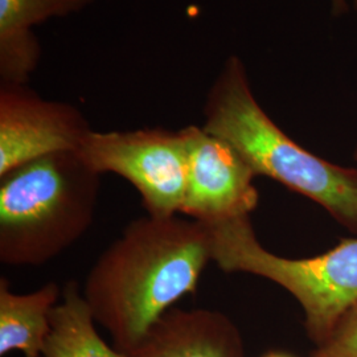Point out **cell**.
Segmentation results:
<instances>
[{
  "mask_svg": "<svg viewBox=\"0 0 357 357\" xmlns=\"http://www.w3.org/2000/svg\"><path fill=\"white\" fill-rule=\"evenodd\" d=\"M262 357H295L289 354V352H284V351H270L268 354H265Z\"/></svg>",
  "mask_w": 357,
  "mask_h": 357,
  "instance_id": "obj_14",
  "label": "cell"
},
{
  "mask_svg": "<svg viewBox=\"0 0 357 357\" xmlns=\"http://www.w3.org/2000/svg\"><path fill=\"white\" fill-rule=\"evenodd\" d=\"M43 357H130L105 343L76 282H68L63 301L52 310Z\"/></svg>",
  "mask_w": 357,
  "mask_h": 357,
  "instance_id": "obj_11",
  "label": "cell"
},
{
  "mask_svg": "<svg viewBox=\"0 0 357 357\" xmlns=\"http://www.w3.org/2000/svg\"><path fill=\"white\" fill-rule=\"evenodd\" d=\"M90 131L75 106L44 100L26 84H0V176L45 155L77 151Z\"/></svg>",
  "mask_w": 357,
  "mask_h": 357,
  "instance_id": "obj_7",
  "label": "cell"
},
{
  "mask_svg": "<svg viewBox=\"0 0 357 357\" xmlns=\"http://www.w3.org/2000/svg\"><path fill=\"white\" fill-rule=\"evenodd\" d=\"M101 175L77 151L45 155L0 176V262L41 266L89 230Z\"/></svg>",
  "mask_w": 357,
  "mask_h": 357,
  "instance_id": "obj_3",
  "label": "cell"
},
{
  "mask_svg": "<svg viewBox=\"0 0 357 357\" xmlns=\"http://www.w3.org/2000/svg\"><path fill=\"white\" fill-rule=\"evenodd\" d=\"M354 156H355V160H356V163H357V146H356V149H355V153H354Z\"/></svg>",
  "mask_w": 357,
  "mask_h": 357,
  "instance_id": "obj_15",
  "label": "cell"
},
{
  "mask_svg": "<svg viewBox=\"0 0 357 357\" xmlns=\"http://www.w3.org/2000/svg\"><path fill=\"white\" fill-rule=\"evenodd\" d=\"M187 181L181 215L208 227L250 216L258 205L255 174L228 142L203 126L183 128Z\"/></svg>",
  "mask_w": 357,
  "mask_h": 357,
  "instance_id": "obj_6",
  "label": "cell"
},
{
  "mask_svg": "<svg viewBox=\"0 0 357 357\" xmlns=\"http://www.w3.org/2000/svg\"><path fill=\"white\" fill-rule=\"evenodd\" d=\"M205 131L228 142L255 176H268L319 204L357 233V168L310 153L255 100L243 60L230 56L206 94Z\"/></svg>",
  "mask_w": 357,
  "mask_h": 357,
  "instance_id": "obj_2",
  "label": "cell"
},
{
  "mask_svg": "<svg viewBox=\"0 0 357 357\" xmlns=\"http://www.w3.org/2000/svg\"><path fill=\"white\" fill-rule=\"evenodd\" d=\"M211 227L178 216L131 221L90 268L84 298L115 349L131 355L153 324L197 291L213 262Z\"/></svg>",
  "mask_w": 357,
  "mask_h": 357,
  "instance_id": "obj_1",
  "label": "cell"
},
{
  "mask_svg": "<svg viewBox=\"0 0 357 357\" xmlns=\"http://www.w3.org/2000/svg\"><path fill=\"white\" fill-rule=\"evenodd\" d=\"M130 357H245L243 336L225 314L171 308Z\"/></svg>",
  "mask_w": 357,
  "mask_h": 357,
  "instance_id": "obj_8",
  "label": "cell"
},
{
  "mask_svg": "<svg viewBox=\"0 0 357 357\" xmlns=\"http://www.w3.org/2000/svg\"><path fill=\"white\" fill-rule=\"evenodd\" d=\"M308 357H357V303Z\"/></svg>",
  "mask_w": 357,
  "mask_h": 357,
  "instance_id": "obj_12",
  "label": "cell"
},
{
  "mask_svg": "<svg viewBox=\"0 0 357 357\" xmlns=\"http://www.w3.org/2000/svg\"><path fill=\"white\" fill-rule=\"evenodd\" d=\"M93 0H0L1 84H28L40 61L33 28L79 13Z\"/></svg>",
  "mask_w": 357,
  "mask_h": 357,
  "instance_id": "obj_9",
  "label": "cell"
},
{
  "mask_svg": "<svg viewBox=\"0 0 357 357\" xmlns=\"http://www.w3.org/2000/svg\"><path fill=\"white\" fill-rule=\"evenodd\" d=\"M333 16H342L351 8L357 13V0H328Z\"/></svg>",
  "mask_w": 357,
  "mask_h": 357,
  "instance_id": "obj_13",
  "label": "cell"
},
{
  "mask_svg": "<svg viewBox=\"0 0 357 357\" xmlns=\"http://www.w3.org/2000/svg\"><path fill=\"white\" fill-rule=\"evenodd\" d=\"M213 262L225 273H248L287 290L305 314L311 342L321 344L357 303V238H344L324 255L284 258L266 250L250 216L211 227Z\"/></svg>",
  "mask_w": 357,
  "mask_h": 357,
  "instance_id": "obj_4",
  "label": "cell"
},
{
  "mask_svg": "<svg viewBox=\"0 0 357 357\" xmlns=\"http://www.w3.org/2000/svg\"><path fill=\"white\" fill-rule=\"evenodd\" d=\"M63 298L57 283L48 282L28 294L11 291L10 282L0 278V356L22 352L24 357H43L51 330L52 310Z\"/></svg>",
  "mask_w": 357,
  "mask_h": 357,
  "instance_id": "obj_10",
  "label": "cell"
},
{
  "mask_svg": "<svg viewBox=\"0 0 357 357\" xmlns=\"http://www.w3.org/2000/svg\"><path fill=\"white\" fill-rule=\"evenodd\" d=\"M77 153L97 174L126 178L141 195L149 216H178L187 181V141L183 128L94 131Z\"/></svg>",
  "mask_w": 357,
  "mask_h": 357,
  "instance_id": "obj_5",
  "label": "cell"
}]
</instances>
